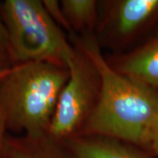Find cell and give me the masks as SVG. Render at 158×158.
<instances>
[{
    "instance_id": "6da1fadb",
    "label": "cell",
    "mask_w": 158,
    "mask_h": 158,
    "mask_svg": "<svg viewBox=\"0 0 158 158\" xmlns=\"http://www.w3.org/2000/svg\"><path fill=\"white\" fill-rule=\"evenodd\" d=\"M93 59L101 77L96 108L79 135L113 138L145 149L148 136L158 118V96L125 77L109 64L96 37L70 40Z\"/></svg>"
},
{
    "instance_id": "7a4b0ae2",
    "label": "cell",
    "mask_w": 158,
    "mask_h": 158,
    "mask_svg": "<svg viewBox=\"0 0 158 158\" xmlns=\"http://www.w3.org/2000/svg\"><path fill=\"white\" fill-rule=\"evenodd\" d=\"M69 77L67 66L53 62L16 64L0 77V113L7 132L48 135L57 101Z\"/></svg>"
},
{
    "instance_id": "3957f363",
    "label": "cell",
    "mask_w": 158,
    "mask_h": 158,
    "mask_svg": "<svg viewBox=\"0 0 158 158\" xmlns=\"http://www.w3.org/2000/svg\"><path fill=\"white\" fill-rule=\"evenodd\" d=\"M0 16L14 65L53 62L67 66L74 45L40 0H5Z\"/></svg>"
},
{
    "instance_id": "277c9868",
    "label": "cell",
    "mask_w": 158,
    "mask_h": 158,
    "mask_svg": "<svg viewBox=\"0 0 158 158\" xmlns=\"http://www.w3.org/2000/svg\"><path fill=\"white\" fill-rule=\"evenodd\" d=\"M72 44L73 54L67 62L68 80L60 93L48 130V135L59 142L81 135L101 90V77L95 62L83 48Z\"/></svg>"
},
{
    "instance_id": "5b68a950",
    "label": "cell",
    "mask_w": 158,
    "mask_h": 158,
    "mask_svg": "<svg viewBox=\"0 0 158 158\" xmlns=\"http://www.w3.org/2000/svg\"><path fill=\"white\" fill-rule=\"evenodd\" d=\"M158 18V0L99 1L96 37L100 48L113 54L126 52L128 45Z\"/></svg>"
},
{
    "instance_id": "8992f818",
    "label": "cell",
    "mask_w": 158,
    "mask_h": 158,
    "mask_svg": "<svg viewBox=\"0 0 158 158\" xmlns=\"http://www.w3.org/2000/svg\"><path fill=\"white\" fill-rule=\"evenodd\" d=\"M106 58L118 73L158 96V34L132 50L113 54Z\"/></svg>"
},
{
    "instance_id": "52a82bcc",
    "label": "cell",
    "mask_w": 158,
    "mask_h": 158,
    "mask_svg": "<svg viewBox=\"0 0 158 158\" xmlns=\"http://www.w3.org/2000/svg\"><path fill=\"white\" fill-rule=\"evenodd\" d=\"M75 158H151L141 148L98 135H77L61 142Z\"/></svg>"
},
{
    "instance_id": "ba28073f",
    "label": "cell",
    "mask_w": 158,
    "mask_h": 158,
    "mask_svg": "<svg viewBox=\"0 0 158 158\" xmlns=\"http://www.w3.org/2000/svg\"><path fill=\"white\" fill-rule=\"evenodd\" d=\"M1 158H75L62 143L47 135L30 137L8 133Z\"/></svg>"
},
{
    "instance_id": "9c48e42d",
    "label": "cell",
    "mask_w": 158,
    "mask_h": 158,
    "mask_svg": "<svg viewBox=\"0 0 158 158\" xmlns=\"http://www.w3.org/2000/svg\"><path fill=\"white\" fill-rule=\"evenodd\" d=\"M59 8L63 20V30L69 40L95 36L98 16L99 1L62 0Z\"/></svg>"
},
{
    "instance_id": "30bf717a",
    "label": "cell",
    "mask_w": 158,
    "mask_h": 158,
    "mask_svg": "<svg viewBox=\"0 0 158 158\" xmlns=\"http://www.w3.org/2000/svg\"><path fill=\"white\" fill-rule=\"evenodd\" d=\"M14 66L6 28L0 16V73Z\"/></svg>"
},
{
    "instance_id": "8fae6325",
    "label": "cell",
    "mask_w": 158,
    "mask_h": 158,
    "mask_svg": "<svg viewBox=\"0 0 158 158\" xmlns=\"http://www.w3.org/2000/svg\"><path fill=\"white\" fill-rule=\"evenodd\" d=\"M145 150L150 151L156 157L158 158V118L148 136Z\"/></svg>"
},
{
    "instance_id": "7c38bea8",
    "label": "cell",
    "mask_w": 158,
    "mask_h": 158,
    "mask_svg": "<svg viewBox=\"0 0 158 158\" xmlns=\"http://www.w3.org/2000/svg\"><path fill=\"white\" fill-rule=\"evenodd\" d=\"M7 135H8V132L6 129V120H5L3 114L0 113V158L3 154V149H4L5 141H6Z\"/></svg>"
},
{
    "instance_id": "4fadbf2b",
    "label": "cell",
    "mask_w": 158,
    "mask_h": 158,
    "mask_svg": "<svg viewBox=\"0 0 158 158\" xmlns=\"http://www.w3.org/2000/svg\"><path fill=\"white\" fill-rule=\"evenodd\" d=\"M6 71H7V70H6ZM6 71H4V72H2V73H0V77H2V76L4 75V74L6 73Z\"/></svg>"
}]
</instances>
